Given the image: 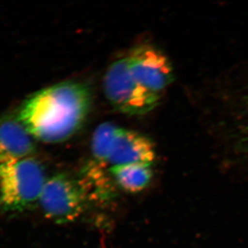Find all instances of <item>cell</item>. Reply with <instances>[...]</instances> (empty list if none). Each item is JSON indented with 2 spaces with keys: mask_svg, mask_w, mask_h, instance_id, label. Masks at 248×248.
I'll return each instance as SVG.
<instances>
[{
  "mask_svg": "<svg viewBox=\"0 0 248 248\" xmlns=\"http://www.w3.org/2000/svg\"><path fill=\"white\" fill-rule=\"evenodd\" d=\"M129 68L135 80L145 89L158 94L173 79V71L167 56L156 47L141 45L129 56Z\"/></svg>",
  "mask_w": 248,
  "mask_h": 248,
  "instance_id": "obj_5",
  "label": "cell"
},
{
  "mask_svg": "<svg viewBox=\"0 0 248 248\" xmlns=\"http://www.w3.org/2000/svg\"><path fill=\"white\" fill-rule=\"evenodd\" d=\"M86 196L80 182L61 173L46 180L39 202L46 217L58 223H66L82 214Z\"/></svg>",
  "mask_w": 248,
  "mask_h": 248,
  "instance_id": "obj_4",
  "label": "cell"
},
{
  "mask_svg": "<svg viewBox=\"0 0 248 248\" xmlns=\"http://www.w3.org/2000/svg\"><path fill=\"white\" fill-rule=\"evenodd\" d=\"M119 129V127L111 122H105L94 131L92 139V153L96 162L106 164Z\"/></svg>",
  "mask_w": 248,
  "mask_h": 248,
  "instance_id": "obj_9",
  "label": "cell"
},
{
  "mask_svg": "<svg viewBox=\"0 0 248 248\" xmlns=\"http://www.w3.org/2000/svg\"><path fill=\"white\" fill-rule=\"evenodd\" d=\"M108 171L117 185L126 192H140L150 184L152 178L150 165L129 164L110 166Z\"/></svg>",
  "mask_w": 248,
  "mask_h": 248,
  "instance_id": "obj_8",
  "label": "cell"
},
{
  "mask_svg": "<svg viewBox=\"0 0 248 248\" xmlns=\"http://www.w3.org/2000/svg\"><path fill=\"white\" fill-rule=\"evenodd\" d=\"M103 85L112 107L125 114H145L159 102V94L145 89L135 80L127 57L117 60L109 66Z\"/></svg>",
  "mask_w": 248,
  "mask_h": 248,
  "instance_id": "obj_3",
  "label": "cell"
},
{
  "mask_svg": "<svg viewBox=\"0 0 248 248\" xmlns=\"http://www.w3.org/2000/svg\"><path fill=\"white\" fill-rule=\"evenodd\" d=\"M91 103V90L86 84L60 83L33 94L17 118L33 138L62 142L81 127Z\"/></svg>",
  "mask_w": 248,
  "mask_h": 248,
  "instance_id": "obj_1",
  "label": "cell"
},
{
  "mask_svg": "<svg viewBox=\"0 0 248 248\" xmlns=\"http://www.w3.org/2000/svg\"><path fill=\"white\" fill-rule=\"evenodd\" d=\"M35 151L32 137L18 118L0 119V165L30 157Z\"/></svg>",
  "mask_w": 248,
  "mask_h": 248,
  "instance_id": "obj_7",
  "label": "cell"
},
{
  "mask_svg": "<svg viewBox=\"0 0 248 248\" xmlns=\"http://www.w3.org/2000/svg\"><path fill=\"white\" fill-rule=\"evenodd\" d=\"M46 180L43 166L32 157L0 165V208L26 210L39 201Z\"/></svg>",
  "mask_w": 248,
  "mask_h": 248,
  "instance_id": "obj_2",
  "label": "cell"
},
{
  "mask_svg": "<svg viewBox=\"0 0 248 248\" xmlns=\"http://www.w3.org/2000/svg\"><path fill=\"white\" fill-rule=\"evenodd\" d=\"M155 157V145L147 137L136 131L120 128L106 164L110 166L150 165Z\"/></svg>",
  "mask_w": 248,
  "mask_h": 248,
  "instance_id": "obj_6",
  "label": "cell"
}]
</instances>
